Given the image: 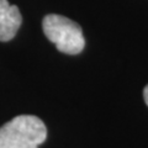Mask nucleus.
<instances>
[{
    "label": "nucleus",
    "instance_id": "f257e3e1",
    "mask_svg": "<svg viewBox=\"0 0 148 148\" xmlns=\"http://www.w3.org/2000/svg\"><path fill=\"white\" fill-rule=\"evenodd\" d=\"M47 137L43 121L31 115H21L0 127V148H38Z\"/></svg>",
    "mask_w": 148,
    "mask_h": 148
},
{
    "label": "nucleus",
    "instance_id": "f03ea898",
    "mask_svg": "<svg viewBox=\"0 0 148 148\" xmlns=\"http://www.w3.org/2000/svg\"><path fill=\"white\" fill-rule=\"evenodd\" d=\"M42 29L46 37L56 45L59 52L78 54L84 49L85 40L82 27L71 18L57 14H49L43 17Z\"/></svg>",
    "mask_w": 148,
    "mask_h": 148
},
{
    "label": "nucleus",
    "instance_id": "7ed1b4c3",
    "mask_svg": "<svg viewBox=\"0 0 148 148\" xmlns=\"http://www.w3.org/2000/svg\"><path fill=\"white\" fill-rule=\"evenodd\" d=\"M22 22L20 10L8 0H0V41L8 42L17 34Z\"/></svg>",
    "mask_w": 148,
    "mask_h": 148
},
{
    "label": "nucleus",
    "instance_id": "20e7f679",
    "mask_svg": "<svg viewBox=\"0 0 148 148\" xmlns=\"http://www.w3.org/2000/svg\"><path fill=\"white\" fill-rule=\"evenodd\" d=\"M143 98H145V101L148 106V85L145 88V90H143Z\"/></svg>",
    "mask_w": 148,
    "mask_h": 148
}]
</instances>
